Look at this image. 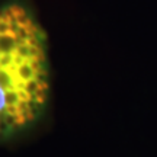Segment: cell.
<instances>
[{
	"label": "cell",
	"instance_id": "6da1fadb",
	"mask_svg": "<svg viewBox=\"0 0 157 157\" xmlns=\"http://www.w3.org/2000/svg\"><path fill=\"white\" fill-rule=\"evenodd\" d=\"M48 41L22 3L0 7V140L34 125L50 99Z\"/></svg>",
	"mask_w": 157,
	"mask_h": 157
}]
</instances>
